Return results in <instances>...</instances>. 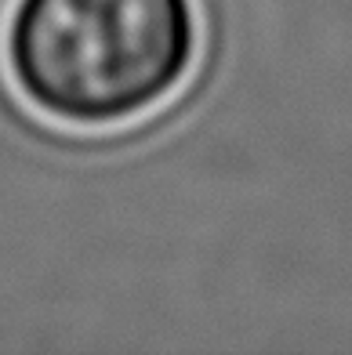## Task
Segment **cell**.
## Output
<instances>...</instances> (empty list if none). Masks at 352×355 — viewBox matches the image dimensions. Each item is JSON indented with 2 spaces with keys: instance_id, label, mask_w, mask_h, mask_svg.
I'll return each instance as SVG.
<instances>
[{
  "instance_id": "obj_1",
  "label": "cell",
  "mask_w": 352,
  "mask_h": 355,
  "mask_svg": "<svg viewBox=\"0 0 352 355\" xmlns=\"http://www.w3.org/2000/svg\"><path fill=\"white\" fill-rule=\"evenodd\" d=\"M193 0H15L4 58L19 94L69 127H113L182 87Z\"/></svg>"
}]
</instances>
